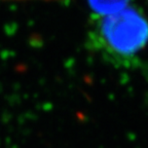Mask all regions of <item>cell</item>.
Masks as SVG:
<instances>
[{
    "instance_id": "obj_1",
    "label": "cell",
    "mask_w": 148,
    "mask_h": 148,
    "mask_svg": "<svg viewBox=\"0 0 148 148\" xmlns=\"http://www.w3.org/2000/svg\"><path fill=\"white\" fill-rule=\"evenodd\" d=\"M88 42L92 51L116 66H132L148 42V21L140 10L127 6L92 18Z\"/></svg>"
},
{
    "instance_id": "obj_2",
    "label": "cell",
    "mask_w": 148,
    "mask_h": 148,
    "mask_svg": "<svg viewBox=\"0 0 148 148\" xmlns=\"http://www.w3.org/2000/svg\"><path fill=\"white\" fill-rule=\"evenodd\" d=\"M96 14H110L129 6L130 0H88Z\"/></svg>"
}]
</instances>
